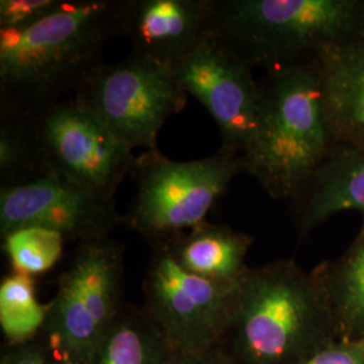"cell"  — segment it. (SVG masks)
Returning <instances> with one entry per match:
<instances>
[{
	"instance_id": "1",
	"label": "cell",
	"mask_w": 364,
	"mask_h": 364,
	"mask_svg": "<svg viewBox=\"0 0 364 364\" xmlns=\"http://www.w3.org/2000/svg\"><path fill=\"white\" fill-rule=\"evenodd\" d=\"M123 0H64L37 23L0 30L1 111L33 114L64 100L120 36Z\"/></svg>"
},
{
	"instance_id": "2",
	"label": "cell",
	"mask_w": 364,
	"mask_h": 364,
	"mask_svg": "<svg viewBox=\"0 0 364 364\" xmlns=\"http://www.w3.org/2000/svg\"><path fill=\"white\" fill-rule=\"evenodd\" d=\"M340 341L326 287L293 259L250 267L221 351L235 364H299Z\"/></svg>"
},
{
	"instance_id": "3",
	"label": "cell",
	"mask_w": 364,
	"mask_h": 364,
	"mask_svg": "<svg viewBox=\"0 0 364 364\" xmlns=\"http://www.w3.org/2000/svg\"><path fill=\"white\" fill-rule=\"evenodd\" d=\"M257 132L240 156L274 200H293L338 144L326 119L316 57L269 70L259 81Z\"/></svg>"
},
{
	"instance_id": "4",
	"label": "cell",
	"mask_w": 364,
	"mask_h": 364,
	"mask_svg": "<svg viewBox=\"0 0 364 364\" xmlns=\"http://www.w3.org/2000/svg\"><path fill=\"white\" fill-rule=\"evenodd\" d=\"M212 34L252 69L364 42V0H210Z\"/></svg>"
},
{
	"instance_id": "5",
	"label": "cell",
	"mask_w": 364,
	"mask_h": 364,
	"mask_svg": "<svg viewBox=\"0 0 364 364\" xmlns=\"http://www.w3.org/2000/svg\"><path fill=\"white\" fill-rule=\"evenodd\" d=\"M124 247L111 237L80 242L57 279L41 332L53 364H90L123 305Z\"/></svg>"
},
{
	"instance_id": "6",
	"label": "cell",
	"mask_w": 364,
	"mask_h": 364,
	"mask_svg": "<svg viewBox=\"0 0 364 364\" xmlns=\"http://www.w3.org/2000/svg\"><path fill=\"white\" fill-rule=\"evenodd\" d=\"M240 173H245L242 158L224 149L186 162L171 161L158 149L146 150L131 170L136 193L123 223L151 246L165 243L207 220Z\"/></svg>"
},
{
	"instance_id": "7",
	"label": "cell",
	"mask_w": 364,
	"mask_h": 364,
	"mask_svg": "<svg viewBox=\"0 0 364 364\" xmlns=\"http://www.w3.org/2000/svg\"><path fill=\"white\" fill-rule=\"evenodd\" d=\"M131 150H156L162 126L186 105L188 93L173 66L142 54L115 64L100 63L73 93Z\"/></svg>"
},
{
	"instance_id": "8",
	"label": "cell",
	"mask_w": 364,
	"mask_h": 364,
	"mask_svg": "<svg viewBox=\"0 0 364 364\" xmlns=\"http://www.w3.org/2000/svg\"><path fill=\"white\" fill-rule=\"evenodd\" d=\"M239 282L189 273L166 245H156L144 275V309L180 356L201 355L220 347L234 316Z\"/></svg>"
},
{
	"instance_id": "9",
	"label": "cell",
	"mask_w": 364,
	"mask_h": 364,
	"mask_svg": "<svg viewBox=\"0 0 364 364\" xmlns=\"http://www.w3.org/2000/svg\"><path fill=\"white\" fill-rule=\"evenodd\" d=\"M30 115L46 174L115 198L136 156L100 117L73 96Z\"/></svg>"
},
{
	"instance_id": "10",
	"label": "cell",
	"mask_w": 364,
	"mask_h": 364,
	"mask_svg": "<svg viewBox=\"0 0 364 364\" xmlns=\"http://www.w3.org/2000/svg\"><path fill=\"white\" fill-rule=\"evenodd\" d=\"M173 70L183 91L195 96L213 117L220 149L243 156L259 120V81L252 76V68L210 33Z\"/></svg>"
},
{
	"instance_id": "11",
	"label": "cell",
	"mask_w": 364,
	"mask_h": 364,
	"mask_svg": "<svg viewBox=\"0 0 364 364\" xmlns=\"http://www.w3.org/2000/svg\"><path fill=\"white\" fill-rule=\"evenodd\" d=\"M123 218L115 198L95 195L55 174L0 188V235L39 227L80 242L109 237Z\"/></svg>"
},
{
	"instance_id": "12",
	"label": "cell",
	"mask_w": 364,
	"mask_h": 364,
	"mask_svg": "<svg viewBox=\"0 0 364 364\" xmlns=\"http://www.w3.org/2000/svg\"><path fill=\"white\" fill-rule=\"evenodd\" d=\"M210 33V0H123L120 36L158 63L180 64Z\"/></svg>"
},
{
	"instance_id": "13",
	"label": "cell",
	"mask_w": 364,
	"mask_h": 364,
	"mask_svg": "<svg viewBox=\"0 0 364 364\" xmlns=\"http://www.w3.org/2000/svg\"><path fill=\"white\" fill-rule=\"evenodd\" d=\"M301 236L346 210L364 215V144H338L291 200Z\"/></svg>"
},
{
	"instance_id": "14",
	"label": "cell",
	"mask_w": 364,
	"mask_h": 364,
	"mask_svg": "<svg viewBox=\"0 0 364 364\" xmlns=\"http://www.w3.org/2000/svg\"><path fill=\"white\" fill-rule=\"evenodd\" d=\"M323 103L338 144H364V42L316 55Z\"/></svg>"
},
{
	"instance_id": "15",
	"label": "cell",
	"mask_w": 364,
	"mask_h": 364,
	"mask_svg": "<svg viewBox=\"0 0 364 364\" xmlns=\"http://www.w3.org/2000/svg\"><path fill=\"white\" fill-rule=\"evenodd\" d=\"M252 243L254 237L250 235L205 220L159 245H166L186 272L235 284L250 269L246 258Z\"/></svg>"
},
{
	"instance_id": "16",
	"label": "cell",
	"mask_w": 364,
	"mask_h": 364,
	"mask_svg": "<svg viewBox=\"0 0 364 364\" xmlns=\"http://www.w3.org/2000/svg\"><path fill=\"white\" fill-rule=\"evenodd\" d=\"M178 352L142 306L124 304L90 364H177Z\"/></svg>"
},
{
	"instance_id": "17",
	"label": "cell",
	"mask_w": 364,
	"mask_h": 364,
	"mask_svg": "<svg viewBox=\"0 0 364 364\" xmlns=\"http://www.w3.org/2000/svg\"><path fill=\"white\" fill-rule=\"evenodd\" d=\"M314 269L331 299L340 341L360 340L364 336V215L359 234L346 252Z\"/></svg>"
},
{
	"instance_id": "18",
	"label": "cell",
	"mask_w": 364,
	"mask_h": 364,
	"mask_svg": "<svg viewBox=\"0 0 364 364\" xmlns=\"http://www.w3.org/2000/svg\"><path fill=\"white\" fill-rule=\"evenodd\" d=\"M37 135L30 114L1 111L0 181L1 188L34 181L45 176Z\"/></svg>"
},
{
	"instance_id": "19",
	"label": "cell",
	"mask_w": 364,
	"mask_h": 364,
	"mask_svg": "<svg viewBox=\"0 0 364 364\" xmlns=\"http://www.w3.org/2000/svg\"><path fill=\"white\" fill-rule=\"evenodd\" d=\"M50 304L36 296V278L23 274L6 275L0 284V328L9 346L38 338L45 326Z\"/></svg>"
},
{
	"instance_id": "20",
	"label": "cell",
	"mask_w": 364,
	"mask_h": 364,
	"mask_svg": "<svg viewBox=\"0 0 364 364\" xmlns=\"http://www.w3.org/2000/svg\"><path fill=\"white\" fill-rule=\"evenodd\" d=\"M65 237L46 228H19L3 237V250L13 273L38 277L53 269L61 258Z\"/></svg>"
},
{
	"instance_id": "21",
	"label": "cell",
	"mask_w": 364,
	"mask_h": 364,
	"mask_svg": "<svg viewBox=\"0 0 364 364\" xmlns=\"http://www.w3.org/2000/svg\"><path fill=\"white\" fill-rule=\"evenodd\" d=\"M64 0H1L0 30L23 28L55 11Z\"/></svg>"
},
{
	"instance_id": "22",
	"label": "cell",
	"mask_w": 364,
	"mask_h": 364,
	"mask_svg": "<svg viewBox=\"0 0 364 364\" xmlns=\"http://www.w3.org/2000/svg\"><path fill=\"white\" fill-rule=\"evenodd\" d=\"M299 364H364V341H338Z\"/></svg>"
},
{
	"instance_id": "23",
	"label": "cell",
	"mask_w": 364,
	"mask_h": 364,
	"mask_svg": "<svg viewBox=\"0 0 364 364\" xmlns=\"http://www.w3.org/2000/svg\"><path fill=\"white\" fill-rule=\"evenodd\" d=\"M0 364H53L50 353L41 336L18 346H7Z\"/></svg>"
},
{
	"instance_id": "24",
	"label": "cell",
	"mask_w": 364,
	"mask_h": 364,
	"mask_svg": "<svg viewBox=\"0 0 364 364\" xmlns=\"http://www.w3.org/2000/svg\"><path fill=\"white\" fill-rule=\"evenodd\" d=\"M177 364H235L220 348L195 355V356H180Z\"/></svg>"
},
{
	"instance_id": "25",
	"label": "cell",
	"mask_w": 364,
	"mask_h": 364,
	"mask_svg": "<svg viewBox=\"0 0 364 364\" xmlns=\"http://www.w3.org/2000/svg\"><path fill=\"white\" fill-rule=\"evenodd\" d=\"M360 340H363V341H364V336H363V338H360Z\"/></svg>"
}]
</instances>
